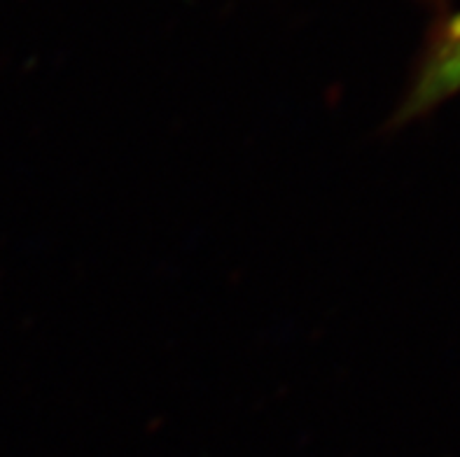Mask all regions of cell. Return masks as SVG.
<instances>
[{"label": "cell", "instance_id": "6da1fadb", "mask_svg": "<svg viewBox=\"0 0 460 457\" xmlns=\"http://www.w3.org/2000/svg\"><path fill=\"white\" fill-rule=\"evenodd\" d=\"M460 93V10L435 17L391 127H404Z\"/></svg>", "mask_w": 460, "mask_h": 457}]
</instances>
